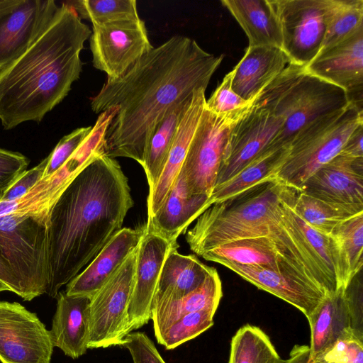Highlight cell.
Returning <instances> with one entry per match:
<instances>
[{"instance_id":"39","label":"cell","mask_w":363,"mask_h":363,"mask_svg":"<svg viewBox=\"0 0 363 363\" xmlns=\"http://www.w3.org/2000/svg\"><path fill=\"white\" fill-rule=\"evenodd\" d=\"M92 126L75 129L65 135L48 155L44 178L55 174L73 155L91 130Z\"/></svg>"},{"instance_id":"34","label":"cell","mask_w":363,"mask_h":363,"mask_svg":"<svg viewBox=\"0 0 363 363\" xmlns=\"http://www.w3.org/2000/svg\"><path fill=\"white\" fill-rule=\"evenodd\" d=\"M362 26L363 0H328L326 32L321 50L344 40Z\"/></svg>"},{"instance_id":"33","label":"cell","mask_w":363,"mask_h":363,"mask_svg":"<svg viewBox=\"0 0 363 363\" xmlns=\"http://www.w3.org/2000/svg\"><path fill=\"white\" fill-rule=\"evenodd\" d=\"M269 336L259 327L246 324L231 339L228 363H282Z\"/></svg>"},{"instance_id":"49","label":"cell","mask_w":363,"mask_h":363,"mask_svg":"<svg viewBox=\"0 0 363 363\" xmlns=\"http://www.w3.org/2000/svg\"><path fill=\"white\" fill-rule=\"evenodd\" d=\"M4 291H10L9 288L0 280V292Z\"/></svg>"},{"instance_id":"45","label":"cell","mask_w":363,"mask_h":363,"mask_svg":"<svg viewBox=\"0 0 363 363\" xmlns=\"http://www.w3.org/2000/svg\"><path fill=\"white\" fill-rule=\"evenodd\" d=\"M363 123L351 133L338 155L351 158H363Z\"/></svg>"},{"instance_id":"15","label":"cell","mask_w":363,"mask_h":363,"mask_svg":"<svg viewBox=\"0 0 363 363\" xmlns=\"http://www.w3.org/2000/svg\"><path fill=\"white\" fill-rule=\"evenodd\" d=\"M159 235L143 228L135 251L133 286L128 308L130 333L152 318V307L164 262L172 248H178Z\"/></svg>"},{"instance_id":"47","label":"cell","mask_w":363,"mask_h":363,"mask_svg":"<svg viewBox=\"0 0 363 363\" xmlns=\"http://www.w3.org/2000/svg\"><path fill=\"white\" fill-rule=\"evenodd\" d=\"M309 355V346L295 345L290 352L289 357L283 359L282 363H308ZM311 363L321 362L315 360Z\"/></svg>"},{"instance_id":"12","label":"cell","mask_w":363,"mask_h":363,"mask_svg":"<svg viewBox=\"0 0 363 363\" xmlns=\"http://www.w3.org/2000/svg\"><path fill=\"white\" fill-rule=\"evenodd\" d=\"M50 330L17 302L0 301V362L50 363Z\"/></svg>"},{"instance_id":"41","label":"cell","mask_w":363,"mask_h":363,"mask_svg":"<svg viewBox=\"0 0 363 363\" xmlns=\"http://www.w3.org/2000/svg\"><path fill=\"white\" fill-rule=\"evenodd\" d=\"M48 156L37 166L25 171L4 191L0 193V201H10L26 195L43 178L48 163Z\"/></svg>"},{"instance_id":"28","label":"cell","mask_w":363,"mask_h":363,"mask_svg":"<svg viewBox=\"0 0 363 363\" xmlns=\"http://www.w3.org/2000/svg\"><path fill=\"white\" fill-rule=\"evenodd\" d=\"M177 249L172 248L164 262L152 305L191 293L203 283L214 268L202 263L194 255L179 253Z\"/></svg>"},{"instance_id":"26","label":"cell","mask_w":363,"mask_h":363,"mask_svg":"<svg viewBox=\"0 0 363 363\" xmlns=\"http://www.w3.org/2000/svg\"><path fill=\"white\" fill-rule=\"evenodd\" d=\"M221 4L245 33L249 47L281 49V30L272 0H222Z\"/></svg>"},{"instance_id":"17","label":"cell","mask_w":363,"mask_h":363,"mask_svg":"<svg viewBox=\"0 0 363 363\" xmlns=\"http://www.w3.org/2000/svg\"><path fill=\"white\" fill-rule=\"evenodd\" d=\"M57 7L53 0H11L0 10V69L28 48Z\"/></svg>"},{"instance_id":"40","label":"cell","mask_w":363,"mask_h":363,"mask_svg":"<svg viewBox=\"0 0 363 363\" xmlns=\"http://www.w3.org/2000/svg\"><path fill=\"white\" fill-rule=\"evenodd\" d=\"M315 360L321 363H363V340L353 334L345 336Z\"/></svg>"},{"instance_id":"2","label":"cell","mask_w":363,"mask_h":363,"mask_svg":"<svg viewBox=\"0 0 363 363\" xmlns=\"http://www.w3.org/2000/svg\"><path fill=\"white\" fill-rule=\"evenodd\" d=\"M130 190L118 162L101 155L55 201L49 217L50 297L56 298L121 229L133 206Z\"/></svg>"},{"instance_id":"44","label":"cell","mask_w":363,"mask_h":363,"mask_svg":"<svg viewBox=\"0 0 363 363\" xmlns=\"http://www.w3.org/2000/svg\"><path fill=\"white\" fill-rule=\"evenodd\" d=\"M357 274L345 288V294L351 315L352 331L357 338L363 340L362 281L361 277L357 279Z\"/></svg>"},{"instance_id":"23","label":"cell","mask_w":363,"mask_h":363,"mask_svg":"<svg viewBox=\"0 0 363 363\" xmlns=\"http://www.w3.org/2000/svg\"><path fill=\"white\" fill-rule=\"evenodd\" d=\"M57 309L50 330L54 347L65 355L77 359L88 350L90 302L86 296H69L60 291Z\"/></svg>"},{"instance_id":"18","label":"cell","mask_w":363,"mask_h":363,"mask_svg":"<svg viewBox=\"0 0 363 363\" xmlns=\"http://www.w3.org/2000/svg\"><path fill=\"white\" fill-rule=\"evenodd\" d=\"M223 265L258 289L297 308L307 319L326 296L311 280L297 273L274 271L260 266L231 263Z\"/></svg>"},{"instance_id":"24","label":"cell","mask_w":363,"mask_h":363,"mask_svg":"<svg viewBox=\"0 0 363 363\" xmlns=\"http://www.w3.org/2000/svg\"><path fill=\"white\" fill-rule=\"evenodd\" d=\"M289 63L281 48L248 46L242 58L231 71L232 89L243 99L254 101Z\"/></svg>"},{"instance_id":"35","label":"cell","mask_w":363,"mask_h":363,"mask_svg":"<svg viewBox=\"0 0 363 363\" xmlns=\"http://www.w3.org/2000/svg\"><path fill=\"white\" fill-rule=\"evenodd\" d=\"M82 18L92 24L140 19L135 0H78L67 2Z\"/></svg>"},{"instance_id":"25","label":"cell","mask_w":363,"mask_h":363,"mask_svg":"<svg viewBox=\"0 0 363 363\" xmlns=\"http://www.w3.org/2000/svg\"><path fill=\"white\" fill-rule=\"evenodd\" d=\"M308 320L311 328L308 363H311L340 338L354 335L345 288L327 294Z\"/></svg>"},{"instance_id":"21","label":"cell","mask_w":363,"mask_h":363,"mask_svg":"<svg viewBox=\"0 0 363 363\" xmlns=\"http://www.w3.org/2000/svg\"><path fill=\"white\" fill-rule=\"evenodd\" d=\"M143 234V229L121 228L85 269L67 284L65 293L69 296H86L91 298L137 248Z\"/></svg>"},{"instance_id":"38","label":"cell","mask_w":363,"mask_h":363,"mask_svg":"<svg viewBox=\"0 0 363 363\" xmlns=\"http://www.w3.org/2000/svg\"><path fill=\"white\" fill-rule=\"evenodd\" d=\"M332 234L340 241L354 277L363 265V213L344 221Z\"/></svg>"},{"instance_id":"5","label":"cell","mask_w":363,"mask_h":363,"mask_svg":"<svg viewBox=\"0 0 363 363\" xmlns=\"http://www.w3.org/2000/svg\"><path fill=\"white\" fill-rule=\"evenodd\" d=\"M350 103L342 88L309 74L305 67L289 63L255 97L252 106L265 108L282 120L281 131L269 145L279 148L289 146L309 123Z\"/></svg>"},{"instance_id":"30","label":"cell","mask_w":363,"mask_h":363,"mask_svg":"<svg viewBox=\"0 0 363 363\" xmlns=\"http://www.w3.org/2000/svg\"><path fill=\"white\" fill-rule=\"evenodd\" d=\"M191 98V96L178 101L169 107L153 129L142 166L147 176L149 191L152 189L159 179L171 149L178 124Z\"/></svg>"},{"instance_id":"46","label":"cell","mask_w":363,"mask_h":363,"mask_svg":"<svg viewBox=\"0 0 363 363\" xmlns=\"http://www.w3.org/2000/svg\"><path fill=\"white\" fill-rule=\"evenodd\" d=\"M0 280L4 282L12 291L21 296V290L18 280L13 273L6 258L0 249Z\"/></svg>"},{"instance_id":"6","label":"cell","mask_w":363,"mask_h":363,"mask_svg":"<svg viewBox=\"0 0 363 363\" xmlns=\"http://www.w3.org/2000/svg\"><path fill=\"white\" fill-rule=\"evenodd\" d=\"M50 210L0 217V249L24 301L46 294L50 284Z\"/></svg>"},{"instance_id":"9","label":"cell","mask_w":363,"mask_h":363,"mask_svg":"<svg viewBox=\"0 0 363 363\" xmlns=\"http://www.w3.org/2000/svg\"><path fill=\"white\" fill-rule=\"evenodd\" d=\"M235 122L204 106L181 169L190 195L210 196Z\"/></svg>"},{"instance_id":"19","label":"cell","mask_w":363,"mask_h":363,"mask_svg":"<svg viewBox=\"0 0 363 363\" xmlns=\"http://www.w3.org/2000/svg\"><path fill=\"white\" fill-rule=\"evenodd\" d=\"M300 190L325 201L363 204V158L337 155L311 176Z\"/></svg>"},{"instance_id":"1","label":"cell","mask_w":363,"mask_h":363,"mask_svg":"<svg viewBox=\"0 0 363 363\" xmlns=\"http://www.w3.org/2000/svg\"><path fill=\"white\" fill-rule=\"evenodd\" d=\"M223 59L197 42L174 35L144 55L126 73L108 79L91 99L100 113L117 111L105 135V155L128 157L143 164L147 145L157 122L172 105L206 89Z\"/></svg>"},{"instance_id":"31","label":"cell","mask_w":363,"mask_h":363,"mask_svg":"<svg viewBox=\"0 0 363 363\" xmlns=\"http://www.w3.org/2000/svg\"><path fill=\"white\" fill-rule=\"evenodd\" d=\"M291 206L296 213L315 230L332 234L344 221L363 213V204L325 201L297 189Z\"/></svg>"},{"instance_id":"7","label":"cell","mask_w":363,"mask_h":363,"mask_svg":"<svg viewBox=\"0 0 363 363\" xmlns=\"http://www.w3.org/2000/svg\"><path fill=\"white\" fill-rule=\"evenodd\" d=\"M362 123L363 111L352 103L309 123L291 141L278 179L300 190L311 176L340 153L353 130Z\"/></svg>"},{"instance_id":"37","label":"cell","mask_w":363,"mask_h":363,"mask_svg":"<svg viewBox=\"0 0 363 363\" xmlns=\"http://www.w3.org/2000/svg\"><path fill=\"white\" fill-rule=\"evenodd\" d=\"M231 82L230 71L206 101L205 107L219 116L237 121L250 110L253 101H246L235 94L232 89Z\"/></svg>"},{"instance_id":"8","label":"cell","mask_w":363,"mask_h":363,"mask_svg":"<svg viewBox=\"0 0 363 363\" xmlns=\"http://www.w3.org/2000/svg\"><path fill=\"white\" fill-rule=\"evenodd\" d=\"M135 251L91 298L88 349L122 346L130 333L128 308L133 286Z\"/></svg>"},{"instance_id":"32","label":"cell","mask_w":363,"mask_h":363,"mask_svg":"<svg viewBox=\"0 0 363 363\" xmlns=\"http://www.w3.org/2000/svg\"><path fill=\"white\" fill-rule=\"evenodd\" d=\"M64 164L55 174L43 178L26 195L13 201H0V217L50 210L52 205L75 177Z\"/></svg>"},{"instance_id":"11","label":"cell","mask_w":363,"mask_h":363,"mask_svg":"<svg viewBox=\"0 0 363 363\" xmlns=\"http://www.w3.org/2000/svg\"><path fill=\"white\" fill-rule=\"evenodd\" d=\"M89 45L94 67L108 79L122 77L154 48L141 18L92 24Z\"/></svg>"},{"instance_id":"3","label":"cell","mask_w":363,"mask_h":363,"mask_svg":"<svg viewBox=\"0 0 363 363\" xmlns=\"http://www.w3.org/2000/svg\"><path fill=\"white\" fill-rule=\"evenodd\" d=\"M91 30L67 2L38 35L0 69V121L9 130L40 122L68 94L82 69L80 53Z\"/></svg>"},{"instance_id":"10","label":"cell","mask_w":363,"mask_h":363,"mask_svg":"<svg viewBox=\"0 0 363 363\" xmlns=\"http://www.w3.org/2000/svg\"><path fill=\"white\" fill-rule=\"evenodd\" d=\"M278 18L281 49L290 63L306 67L320 51L328 0H272Z\"/></svg>"},{"instance_id":"48","label":"cell","mask_w":363,"mask_h":363,"mask_svg":"<svg viewBox=\"0 0 363 363\" xmlns=\"http://www.w3.org/2000/svg\"><path fill=\"white\" fill-rule=\"evenodd\" d=\"M11 0H0V10L10 4Z\"/></svg>"},{"instance_id":"14","label":"cell","mask_w":363,"mask_h":363,"mask_svg":"<svg viewBox=\"0 0 363 363\" xmlns=\"http://www.w3.org/2000/svg\"><path fill=\"white\" fill-rule=\"evenodd\" d=\"M282 124V120L268 110L252 106L231 129L215 186L233 177L263 152L279 133Z\"/></svg>"},{"instance_id":"22","label":"cell","mask_w":363,"mask_h":363,"mask_svg":"<svg viewBox=\"0 0 363 363\" xmlns=\"http://www.w3.org/2000/svg\"><path fill=\"white\" fill-rule=\"evenodd\" d=\"M210 206L208 196L189 194L180 171L162 206L147 219L145 228L177 245L178 237Z\"/></svg>"},{"instance_id":"16","label":"cell","mask_w":363,"mask_h":363,"mask_svg":"<svg viewBox=\"0 0 363 363\" xmlns=\"http://www.w3.org/2000/svg\"><path fill=\"white\" fill-rule=\"evenodd\" d=\"M305 69L344 89L350 102L362 109L363 26L344 40L321 50Z\"/></svg>"},{"instance_id":"4","label":"cell","mask_w":363,"mask_h":363,"mask_svg":"<svg viewBox=\"0 0 363 363\" xmlns=\"http://www.w3.org/2000/svg\"><path fill=\"white\" fill-rule=\"evenodd\" d=\"M291 187L274 177L212 204L186 234L191 250L201 256L225 242L268 235Z\"/></svg>"},{"instance_id":"42","label":"cell","mask_w":363,"mask_h":363,"mask_svg":"<svg viewBox=\"0 0 363 363\" xmlns=\"http://www.w3.org/2000/svg\"><path fill=\"white\" fill-rule=\"evenodd\" d=\"M122 346L128 350L133 363H166L154 342L144 333H129Z\"/></svg>"},{"instance_id":"27","label":"cell","mask_w":363,"mask_h":363,"mask_svg":"<svg viewBox=\"0 0 363 363\" xmlns=\"http://www.w3.org/2000/svg\"><path fill=\"white\" fill-rule=\"evenodd\" d=\"M222 296L221 281L213 268L203 283L194 291L177 299L153 304L151 319L157 341L184 315L205 308L217 310Z\"/></svg>"},{"instance_id":"43","label":"cell","mask_w":363,"mask_h":363,"mask_svg":"<svg viewBox=\"0 0 363 363\" xmlns=\"http://www.w3.org/2000/svg\"><path fill=\"white\" fill-rule=\"evenodd\" d=\"M29 164L23 155L0 148V193L6 190Z\"/></svg>"},{"instance_id":"36","label":"cell","mask_w":363,"mask_h":363,"mask_svg":"<svg viewBox=\"0 0 363 363\" xmlns=\"http://www.w3.org/2000/svg\"><path fill=\"white\" fill-rule=\"evenodd\" d=\"M216 309L205 308L189 313L172 324L157 341L167 350H172L195 338L213 325Z\"/></svg>"},{"instance_id":"20","label":"cell","mask_w":363,"mask_h":363,"mask_svg":"<svg viewBox=\"0 0 363 363\" xmlns=\"http://www.w3.org/2000/svg\"><path fill=\"white\" fill-rule=\"evenodd\" d=\"M206 89L200 88L193 92L178 124L177 132L161 174L155 186L149 191L147 219L160 208L177 178L187 150L202 114L206 101Z\"/></svg>"},{"instance_id":"29","label":"cell","mask_w":363,"mask_h":363,"mask_svg":"<svg viewBox=\"0 0 363 363\" xmlns=\"http://www.w3.org/2000/svg\"><path fill=\"white\" fill-rule=\"evenodd\" d=\"M289 146L267 148L233 177L214 186L209 196L211 206L267 179L277 177L287 157Z\"/></svg>"},{"instance_id":"13","label":"cell","mask_w":363,"mask_h":363,"mask_svg":"<svg viewBox=\"0 0 363 363\" xmlns=\"http://www.w3.org/2000/svg\"><path fill=\"white\" fill-rule=\"evenodd\" d=\"M296 190L291 187L281 201L284 221L323 277L328 294H333L346 288L353 279L347 257L335 235L315 230L294 210L291 202Z\"/></svg>"}]
</instances>
